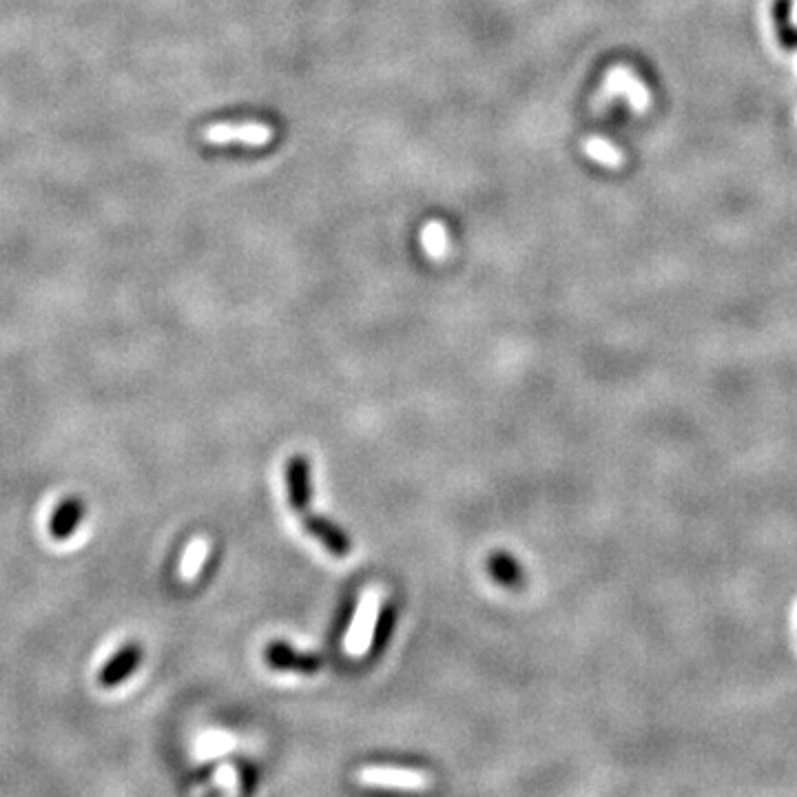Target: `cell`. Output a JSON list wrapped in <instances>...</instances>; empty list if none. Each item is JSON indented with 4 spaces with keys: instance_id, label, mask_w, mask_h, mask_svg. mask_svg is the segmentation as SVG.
<instances>
[{
    "instance_id": "1",
    "label": "cell",
    "mask_w": 797,
    "mask_h": 797,
    "mask_svg": "<svg viewBox=\"0 0 797 797\" xmlns=\"http://www.w3.org/2000/svg\"><path fill=\"white\" fill-rule=\"evenodd\" d=\"M204 140L211 144H233L240 142L246 147H264L273 140V129L262 122H237V124H215L204 131Z\"/></svg>"
},
{
    "instance_id": "2",
    "label": "cell",
    "mask_w": 797,
    "mask_h": 797,
    "mask_svg": "<svg viewBox=\"0 0 797 797\" xmlns=\"http://www.w3.org/2000/svg\"><path fill=\"white\" fill-rule=\"evenodd\" d=\"M377 596L366 594L361 600L359 612L355 616V623L350 625V631L346 636V649L348 654L359 656L370 647L372 636H375V625H377Z\"/></svg>"
},
{
    "instance_id": "3",
    "label": "cell",
    "mask_w": 797,
    "mask_h": 797,
    "mask_svg": "<svg viewBox=\"0 0 797 797\" xmlns=\"http://www.w3.org/2000/svg\"><path fill=\"white\" fill-rule=\"evenodd\" d=\"M264 660L273 669L282 671H302V674H315L322 669L324 660L315 654H304L286 643H271L264 651Z\"/></svg>"
},
{
    "instance_id": "4",
    "label": "cell",
    "mask_w": 797,
    "mask_h": 797,
    "mask_svg": "<svg viewBox=\"0 0 797 797\" xmlns=\"http://www.w3.org/2000/svg\"><path fill=\"white\" fill-rule=\"evenodd\" d=\"M304 525L310 536H315L319 543H322L326 550L337 556V558H346L353 550V543H350V538L346 536V532L337 527L333 521L324 519V516L319 514H308L304 519Z\"/></svg>"
},
{
    "instance_id": "5",
    "label": "cell",
    "mask_w": 797,
    "mask_h": 797,
    "mask_svg": "<svg viewBox=\"0 0 797 797\" xmlns=\"http://www.w3.org/2000/svg\"><path fill=\"white\" fill-rule=\"evenodd\" d=\"M288 503L295 512H304L310 503V463L304 454H295L286 465Z\"/></svg>"
},
{
    "instance_id": "6",
    "label": "cell",
    "mask_w": 797,
    "mask_h": 797,
    "mask_svg": "<svg viewBox=\"0 0 797 797\" xmlns=\"http://www.w3.org/2000/svg\"><path fill=\"white\" fill-rule=\"evenodd\" d=\"M140 660H142V651L138 645H124L122 649L116 651V656H113L107 665L100 669V676H98L100 685L107 689L122 685V682L127 680L133 671H136Z\"/></svg>"
},
{
    "instance_id": "7",
    "label": "cell",
    "mask_w": 797,
    "mask_h": 797,
    "mask_svg": "<svg viewBox=\"0 0 797 797\" xmlns=\"http://www.w3.org/2000/svg\"><path fill=\"white\" fill-rule=\"evenodd\" d=\"M82 514H85V505L80 499L62 501L49 521V534L56 541H67L69 536H74L78 523L82 521Z\"/></svg>"
},
{
    "instance_id": "8",
    "label": "cell",
    "mask_w": 797,
    "mask_h": 797,
    "mask_svg": "<svg viewBox=\"0 0 797 797\" xmlns=\"http://www.w3.org/2000/svg\"><path fill=\"white\" fill-rule=\"evenodd\" d=\"M361 780L368 784H386V786H410L419 789L426 784V775L410 771V769H388V767H370L361 771Z\"/></svg>"
},
{
    "instance_id": "9",
    "label": "cell",
    "mask_w": 797,
    "mask_h": 797,
    "mask_svg": "<svg viewBox=\"0 0 797 797\" xmlns=\"http://www.w3.org/2000/svg\"><path fill=\"white\" fill-rule=\"evenodd\" d=\"M488 572L496 583L507 589H521L525 583L521 563L505 552H496L488 558Z\"/></svg>"
},
{
    "instance_id": "10",
    "label": "cell",
    "mask_w": 797,
    "mask_h": 797,
    "mask_svg": "<svg viewBox=\"0 0 797 797\" xmlns=\"http://www.w3.org/2000/svg\"><path fill=\"white\" fill-rule=\"evenodd\" d=\"M773 23L778 31V40L784 49L797 47V27L791 23V0H775Z\"/></svg>"
},
{
    "instance_id": "11",
    "label": "cell",
    "mask_w": 797,
    "mask_h": 797,
    "mask_svg": "<svg viewBox=\"0 0 797 797\" xmlns=\"http://www.w3.org/2000/svg\"><path fill=\"white\" fill-rule=\"evenodd\" d=\"M421 246L432 260H443L448 255V231L441 222H428L421 231Z\"/></svg>"
},
{
    "instance_id": "12",
    "label": "cell",
    "mask_w": 797,
    "mask_h": 797,
    "mask_svg": "<svg viewBox=\"0 0 797 797\" xmlns=\"http://www.w3.org/2000/svg\"><path fill=\"white\" fill-rule=\"evenodd\" d=\"M204 556H206V543L204 541H193L189 545V550L184 554V561H182V576L184 578H195L200 572V567L204 563Z\"/></svg>"
},
{
    "instance_id": "13",
    "label": "cell",
    "mask_w": 797,
    "mask_h": 797,
    "mask_svg": "<svg viewBox=\"0 0 797 797\" xmlns=\"http://www.w3.org/2000/svg\"><path fill=\"white\" fill-rule=\"evenodd\" d=\"M392 627H395V609L388 607L384 609L377 616V625H375V636H372V645L375 647H384L388 643V638L392 634Z\"/></svg>"
}]
</instances>
